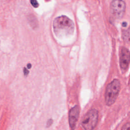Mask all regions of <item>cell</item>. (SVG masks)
<instances>
[{
    "label": "cell",
    "mask_w": 130,
    "mask_h": 130,
    "mask_svg": "<svg viewBox=\"0 0 130 130\" xmlns=\"http://www.w3.org/2000/svg\"><path fill=\"white\" fill-rule=\"evenodd\" d=\"M122 129H130V123H127L124 125L122 128Z\"/></svg>",
    "instance_id": "obj_9"
},
{
    "label": "cell",
    "mask_w": 130,
    "mask_h": 130,
    "mask_svg": "<svg viewBox=\"0 0 130 130\" xmlns=\"http://www.w3.org/2000/svg\"><path fill=\"white\" fill-rule=\"evenodd\" d=\"M53 27L56 35L59 37H67L72 35L75 29L73 21L66 16L57 17L54 20Z\"/></svg>",
    "instance_id": "obj_1"
},
{
    "label": "cell",
    "mask_w": 130,
    "mask_h": 130,
    "mask_svg": "<svg viewBox=\"0 0 130 130\" xmlns=\"http://www.w3.org/2000/svg\"><path fill=\"white\" fill-rule=\"evenodd\" d=\"M98 117V111L97 110L92 109L88 111L82 119V127L87 130L94 129L97 124Z\"/></svg>",
    "instance_id": "obj_3"
},
{
    "label": "cell",
    "mask_w": 130,
    "mask_h": 130,
    "mask_svg": "<svg viewBox=\"0 0 130 130\" xmlns=\"http://www.w3.org/2000/svg\"><path fill=\"white\" fill-rule=\"evenodd\" d=\"M123 39L126 41H130V28L124 31L123 33Z\"/></svg>",
    "instance_id": "obj_7"
},
{
    "label": "cell",
    "mask_w": 130,
    "mask_h": 130,
    "mask_svg": "<svg viewBox=\"0 0 130 130\" xmlns=\"http://www.w3.org/2000/svg\"><path fill=\"white\" fill-rule=\"evenodd\" d=\"M31 3L35 8H37L39 6V4L37 1V0H31Z\"/></svg>",
    "instance_id": "obj_8"
},
{
    "label": "cell",
    "mask_w": 130,
    "mask_h": 130,
    "mask_svg": "<svg viewBox=\"0 0 130 130\" xmlns=\"http://www.w3.org/2000/svg\"><path fill=\"white\" fill-rule=\"evenodd\" d=\"M31 67H32L31 64H28V68H29V69H30V68H31Z\"/></svg>",
    "instance_id": "obj_11"
},
{
    "label": "cell",
    "mask_w": 130,
    "mask_h": 130,
    "mask_svg": "<svg viewBox=\"0 0 130 130\" xmlns=\"http://www.w3.org/2000/svg\"><path fill=\"white\" fill-rule=\"evenodd\" d=\"M130 63V52L125 47H122L120 53V66L121 69L126 71Z\"/></svg>",
    "instance_id": "obj_5"
},
{
    "label": "cell",
    "mask_w": 130,
    "mask_h": 130,
    "mask_svg": "<svg viewBox=\"0 0 130 130\" xmlns=\"http://www.w3.org/2000/svg\"><path fill=\"white\" fill-rule=\"evenodd\" d=\"M120 89V83L118 79L113 80L108 85L105 93V101L107 105L110 106L115 103Z\"/></svg>",
    "instance_id": "obj_2"
},
{
    "label": "cell",
    "mask_w": 130,
    "mask_h": 130,
    "mask_svg": "<svg viewBox=\"0 0 130 130\" xmlns=\"http://www.w3.org/2000/svg\"><path fill=\"white\" fill-rule=\"evenodd\" d=\"M80 113V109L78 106H75L72 108L69 112V120L70 127L74 129L76 125V123L78 119Z\"/></svg>",
    "instance_id": "obj_6"
},
{
    "label": "cell",
    "mask_w": 130,
    "mask_h": 130,
    "mask_svg": "<svg viewBox=\"0 0 130 130\" xmlns=\"http://www.w3.org/2000/svg\"><path fill=\"white\" fill-rule=\"evenodd\" d=\"M125 10V3L122 0H113L110 5L112 14L116 18L123 17Z\"/></svg>",
    "instance_id": "obj_4"
},
{
    "label": "cell",
    "mask_w": 130,
    "mask_h": 130,
    "mask_svg": "<svg viewBox=\"0 0 130 130\" xmlns=\"http://www.w3.org/2000/svg\"><path fill=\"white\" fill-rule=\"evenodd\" d=\"M23 72H24V75L25 76H27L28 75L29 73V71L26 68H24L23 69Z\"/></svg>",
    "instance_id": "obj_10"
}]
</instances>
